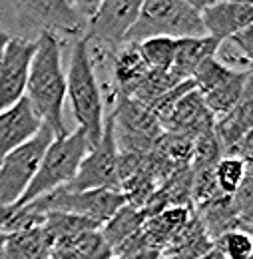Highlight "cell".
Returning <instances> with one entry per match:
<instances>
[{
	"instance_id": "cell-26",
	"label": "cell",
	"mask_w": 253,
	"mask_h": 259,
	"mask_svg": "<svg viewBox=\"0 0 253 259\" xmlns=\"http://www.w3.org/2000/svg\"><path fill=\"white\" fill-rule=\"evenodd\" d=\"M233 209L241 222V226L251 233V203H253V182H251V167L247 169L243 182L239 184L237 192L231 195Z\"/></svg>"
},
{
	"instance_id": "cell-3",
	"label": "cell",
	"mask_w": 253,
	"mask_h": 259,
	"mask_svg": "<svg viewBox=\"0 0 253 259\" xmlns=\"http://www.w3.org/2000/svg\"><path fill=\"white\" fill-rule=\"evenodd\" d=\"M88 152H90V142L84 130L78 128L72 134H66L64 138H54L40 162V167L30 182V186L26 188V192L14 205L18 207L26 205L40 195L50 194L58 188L68 186L74 180L80 163Z\"/></svg>"
},
{
	"instance_id": "cell-28",
	"label": "cell",
	"mask_w": 253,
	"mask_h": 259,
	"mask_svg": "<svg viewBox=\"0 0 253 259\" xmlns=\"http://www.w3.org/2000/svg\"><path fill=\"white\" fill-rule=\"evenodd\" d=\"M68 2H70V6L88 22L96 14V10H98V6H100L102 0H68Z\"/></svg>"
},
{
	"instance_id": "cell-12",
	"label": "cell",
	"mask_w": 253,
	"mask_h": 259,
	"mask_svg": "<svg viewBox=\"0 0 253 259\" xmlns=\"http://www.w3.org/2000/svg\"><path fill=\"white\" fill-rule=\"evenodd\" d=\"M216 118L207 110L203 96L193 88L172 108V112L159 120V126L167 134H180L195 140L214 130Z\"/></svg>"
},
{
	"instance_id": "cell-18",
	"label": "cell",
	"mask_w": 253,
	"mask_h": 259,
	"mask_svg": "<svg viewBox=\"0 0 253 259\" xmlns=\"http://www.w3.org/2000/svg\"><path fill=\"white\" fill-rule=\"evenodd\" d=\"M50 255L52 241L42 226L6 233L2 259H50Z\"/></svg>"
},
{
	"instance_id": "cell-8",
	"label": "cell",
	"mask_w": 253,
	"mask_h": 259,
	"mask_svg": "<svg viewBox=\"0 0 253 259\" xmlns=\"http://www.w3.org/2000/svg\"><path fill=\"white\" fill-rule=\"evenodd\" d=\"M16 22L26 32H52L82 38L88 22L68 0H10Z\"/></svg>"
},
{
	"instance_id": "cell-30",
	"label": "cell",
	"mask_w": 253,
	"mask_h": 259,
	"mask_svg": "<svg viewBox=\"0 0 253 259\" xmlns=\"http://www.w3.org/2000/svg\"><path fill=\"white\" fill-rule=\"evenodd\" d=\"M10 38H12L10 34L6 32L4 28H0V58H2V52H4V48H6V44L10 42Z\"/></svg>"
},
{
	"instance_id": "cell-29",
	"label": "cell",
	"mask_w": 253,
	"mask_h": 259,
	"mask_svg": "<svg viewBox=\"0 0 253 259\" xmlns=\"http://www.w3.org/2000/svg\"><path fill=\"white\" fill-rule=\"evenodd\" d=\"M191 6L201 14L203 10H207V8H212V6H216L218 2H222V0H188Z\"/></svg>"
},
{
	"instance_id": "cell-27",
	"label": "cell",
	"mask_w": 253,
	"mask_h": 259,
	"mask_svg": "<svg viewBox=\"0 0 253 259\" xmlns=\"http://www.w3.org/2000/svg\"><path fill=\"white\" fill-rule=\"evenodd\" d=\"M251 26H247V28H243V30H239V32L231 34L227 40L233 44V46H237L247 58H251L253 60V40H251Z\"/></svg>"
},
{
	"instance_id": "cell-10",
	"label": "cell",
	"mask_w": 253,
	"mask_h": 259,
	"mask_svg": "<svg viewBox=\"0 0 253 259\" xmlns=\"http://www.w3.org/2000/svg\"><path fill=\"white\" fill-rule=\"evenodd\" d=\"M144 0H102L96 14L88 20L84 38L90 46L112 54L136 24Z\"/></svg>"
},
{
	"instance_id": "cell-24",
	"label": "cell",
	"mask_w": 253,
	"mask_h": 259,
	"mask_svg": "<svg viewBox=\"0 0 253 259\" xmlns=\"http://www.w3.org/2000/svg\"><path fill=\"white\" fill-rule=\"evenodd\" d=\"M214 247L222 253L223 259H251L253 241L251 233L243 229L225 231L220 237L214 239Z\"/></svg>"
},
{
	"instance_id": "cell-6",
	"label": "cell",
	"mask_w": 253,
	"mask_h": 259,
	"mask_svg": "<svg viewBox=\"0 0 253 259\" xmlns=\"http://www.w3.org/2000/svg\"><path fill=\"white\" fill-rule=\"evenodd\" d=\"M54 140L52 130L46 124L24 142L20 148L10 152L0 163V205H14L34 180L40 162Z\"/></svg>"
},
{
	"instance_id": "cell-1",
	"label": "cell",
	"mask_w": 253,
	"mask_h": 259,
	"mask_svg": "<svg viewBox=\"0 0 253 259\" xmlns=\"http://www.w3.org/2000/svg\"><path fill=\"white\" fill-rule=\"evenodd\" d=\"M26 94L36 116L52 130L54 138L70 134L64 126L62 106L66 100V74L62 70V42L52 32H40L34 40Z\"/></svg>"
},
{
	"instance_id": "cell-13",
	"label": "cell",
	"mask_w": 253,
	"mask_h": 259,
	"mask_svg": "<svg viewBox=\"0 0 253 259\" xmlns=\"http://www.w3.org/2000/svg\"><path fill=\"white\" fill-rule=\"evenodd\" d=\"M42 128V120L32 110L28 98L18 100L12 108L0 114V163L2 160L28 142L32 136Z\"/></svg>"
},
{
	"instance_id": "cell-33",
	"label": "cell",
	"mask_w": 253,
	"mask_h": 259,
	"mask_svg": "<svg viewBox=\"0 0 253 259\" xmlns=\"http://www.w3.org/2000/svg\"><path fill=\"white\" fill-rule=\"evenodd\" d=\"M227 2H237V4H253V0H227Z\"/></svg>"
},
{
	"instance_id": "cell-2",
	"label": "cell",
	"mask_w": 253,
	"mask_h": 259,
	"mask_svg": "<svg viewBox=\"0 0 253 259\" xmlns=\"http://www.w3.org/2000/svg\"><path fill=\"white\" fill-rule=\"evenodd\" d=\"M66 96L70 98L78 128L84 130L90 148H94L104 132V100L96 78L92 50L88 40L82 36L74 42L70 66L66 74Z\"/></svg>"
},
{
	"instance_id": "cell-20",
	"label": "cell",
	"mask_w": 253,
	"mask_h": 259,
	"mask_svg": "<svg viewBox=\"0 0 253 259\" xmlns=\"http://www.w3.org/2000/svg\"><path fill=\"white\" fill-rule=\"evenodd\" d=\"M144 222H146L144 211L126 203L100 227V233L114 253V249H118L126 239H130L132 235H136L142 229Z\"/></svg>"
},
{
	"instance_id": "cell-32",
	"label": "cell",
	"mask_w": 253,
	"mask_h": 259,
	"mask_svg": "<svg viewBox=\"0 0 253 259\" xmlns=\"http://www.w3.org/2000/svg\"><path fill=\"white\" fill-rule=\"evenodd\" d=\"M4 239H6V233H0V259H2V253H4Z\"/></svg>"
},
{
	"instance_id": "cell-25",
	"label": "cell",
	"mask_w": 253,
	"mask_h": 259,
	"mask_svg": "<svg viewBox=\"0 0 253 259\" xmlns=\"http://www.w3.org/2000/svg\"><path fill=\"white\" fill-rule=\"evenodd\" d=\"M220 160H222V148H220V142H218L214 130L193 140L191 169L216 167V163L220 162Z\"/></svg>"
},
{
	"instance_id": "cell-31",
	"label": "cell",
	"mask_w": 253,
	"mask_h": 259,
	"mask_svg": "<svg viewBox=\"0 0 253 259\" xmlns=\"http://www.w3.org/2000/svg\"><path fill=\"white\" fill-rule=\"evenodd\" d=\"M197 259H223V257H222V253H220L216 247H212L207 253H203L201 257H197Z\"/></svg>"
},
{
	"instance_id": "cell-19",
	"label": "cell",
	"mask_w": 253,
	"mask_h": 259,
	"mask_svg": "<svg viewBox=\"0 0 253 259\" xmlns=\"http://www.w3.org/2000/svg\"><path fill=\"white\" fill-rule=\"evenodd\" d=\"M249 86H251V70L249 72H233L223 84L214 88L212 92L203 94V102H205L207 110L212 112V116L218 120L237 106V102L241 100L243 92Z\"/></svg>"
},
{
	"instance_id": "cell-9",
	"label": "cell",
	"mask_w": 253,
	"mask_h": 259,
	"mask_svg": "<svg viewBox=\"0 0 253 259\" xmlns=\"http://www.w3.org/2000/svg\"><path fill=\"white\" fill-rule=\"evenodd\" d=\"M68 192H86V190H112L120 192L118 180V148L114 138V120L106 116L104 132L100 142L82 160L74 180L64 186Z\"/></svg>"
},
{
	"instance_id": "cell-15",
	"label": "cell",
	"mask_w": 253,
	"mask_h": 259,
	"mask_svg": "<svg viewBox=\"0 0 253 259\" xmlns=\"http://www.w3.org/2000/svg\"><path fill=\"white\" fill-rule=\"evenodd\" d=\"M112 76L116 82V92L130 96L132 90L140 84V80L150 72L140 44L138 42H122L112 54Z\"/></svg>"
},
{
	"instance_id": "cell-5",
	"label": "cell",
	"mask_w": 253,
	"mask_h": 259,
	"mask_svg": "<svg viewBox=\"0 0 253 259\" xmlns=\"http://www.w3.org/2000/svg\"><path fill=\"white\" fill-rule=\"evenodd\" d=\"M110 116L114 120V138L120 154L146 156L154 150L158 138L163 134L152 110L122 92H116Z\"/></svg>"
},
{
	"instance_id": "cell-7",
	"label": "cell",
	"mask_w": 253,
	"mask_h": 259,
	"mask_svg": "<svg viewBox=\"0 0 253 259\" xmlns=\"http://www.w3.org/2000/svg\"><path fill=\"white\" fill-rule=\"evenodd\" d=\"M30 203L40 213H50V211L70 213L96 222L102 227L122 205H126V197L122 192H112V190L68 192L66 188H58L50 194L36 197Z\"/></svg>"
},
{
	"instance_id": "cell-22",
	"label": "cell",
	"mask_w": 253,
	"mask_h": 259,
	"mask_svg": "<svg viewBox=\"0 0 253 259\" xmlns=\"http://www.w3.org/2000/svg\"><path fill=\"white\" fill-rule=\"evenodd\" d=\"M176 44H178L176 38H165V36L148 38L140 42V50L150 70H161V72L172 70L174 58H176Z\"/></svg>"
},
{
	"instance_id": "cell-34",
	"label": "cell",
	"mask_w": 253,
	"mask_h": 259,
	"mask_svg": "<svg viewBox=\"0 0 253 259\" xmlns=\"http://www.w3.org/2000/svg\"><path fill=\"white\" fill-rule=\"evenodd\" d=\"M161 259H186V257H180V255H165V257Z\"/></svg>"
},
{
	"instance_id": "cell-16",
	"label": "cell",
	"mask_w": 253,
	"mask_h": 259,
	"mask_svg": "<svg viewBox=\"0 0 253 259\" xmlns=\"http://www.w3.org/2000/svg\"><path fill=\"white\" fill-rule=\"evenodd\" d=\"M251 110H253V100H251V86L243 92L241 100L237 102V106L233 110H229L225 116L218 118L214 124V134L220 142L222 148V156L227 148H231L233 144H237L243 136L251 134Z\"/></svg>"
},
{
	"instance_id": "cell-23",
	"label": "cell",
	"mask_w": 253,
	"mask_h": 259,
	"mask_svg": "<svg viewBox=\"0 0 253 259\" xmlns=\"http://www.w3.org/2000/svg\"><path fill=\"white\" fill-rule=\"evenodd\" d=\"M249 167H251V165L245 163L243 160H237V158H222L220 162L216 163V167H214L220 194L229 195V197L235 194Z\"/></svg>"
},
{
	"instance_id": "cell-4",
	"label": "cell",
	"mask_w": 253,
	"mask_h": 259,
	"mask_svg": "<svg viewBox=\"0 0 253 259\" xmlns=\"http://www.w3.org/2000/svg\"><path fill=\"white\" fill-rule=\"evenodd\" d=\"M193 38L205 36L201 14L188 0H144L136 24L124 42H144L148 38Z\"/></svg>"
},
{
	"instance_id": "cell-11",
	"label": "cell",
	"mask_w": 253,
	"mask_h": 259,
	"mask_svg": "<svg viewBox=\"0 0 253 259\" xmlns=\"http://www.w3.org/2000/svg\"><path fill=\"white\" fill-rule=\"evenodd\" d=\"M34 40L10 38L0 58V114L26 94V80L34 54Z\"/></svg>"
},
{
	"instance_id": "cell-21",
	"label": "cell",
	"mask_w": 253,
	"mask_h": 259,
	"mask_svg": "<svg viewBox=\"0 0 253 259\" xmlns=\"http://www.w3.org/2000/svg\"><path fill=\"white\" fill-rule=\"evenodd\" d=\"M186 80H182L178 74H174L172 70L167 72H161V70H150L142 80L140 84L132 90L130 98H134L136 102L144 104V106H150L152 102H156L159 96H163L165 92H170L172 88H176L178 84H182Z\"/></svg>"
},
{
	"instance_id": "cell-35",
	"label": "cell",
	"mask_w": 253,
	"mask_h": 259,
	"mask_svg": "<svg viewBox=\"0 0 253 259\" xmlns=\"http://www.w3.org/2000/svg\"><path fill=\"white\" fill-rule=\"evenodd\" d=\"M110 259H120V257H110Z\"/></svg>"
},
{
	"instance_id": "cell-17",
	"label": "cell",
	"mask_w": 253,
	"mask_h": 259,
	"mask_svg": "<svg viewBox=\"0 0 253 259\" xmlns=\"http://www.w3.org/2000/svg\"><path fill=\"white\" fill-rule=\"evenodd\" d=\"M220 40L212 36H193L180 38L176 44V58L172 64V72L178 74L182 80H190L197 66L207 58H214L218 52Z\"/></svg>"
},
{
	"instance_id": "cell-14",
	"label": "cell",
	"mask_w": 253,
	"mask_h": 259,
	"mask_svg": "<svg viewBox=\"0 0 253 259\" xmlns=\"http://www.w3.org/2000/svg\"><path fill=\"white\" fill-rule=\"evenodd\" d=\"M253 22V4H237L222 0L216 6L201 12V24L205 36L216 40H225L231 34L239 32Z\"/></svg>"
}]
</instances>
